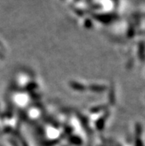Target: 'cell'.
Segmentation results:
<instances>
[{
    "label": "cell",
    "instance_id": "1",
    "mask_svg": "<svg viewBox=\"0 0 145 146\" xmlns=\"http://www.w3.org/2000/svg\"><path fill=\"white\" fill-rule=\"evenodd\" d=\"M68 104L81 119L90 140L101 137L116 111V89L106 80H74L68 84Z\"/></svg>",
    "mask_w": 145,
    "mask_h": 146
},
{
    "label": "cell",
    "instance_id": "2",
    "mask_svg": "<svg viewBox=\"0 0 145 146\" xmlns=\"http://www.w3.org/2000/svg\"><path fill=\"white\" fill-rule=\"evenodd\" d=\"M3 103L30 130L46 113L48 100L44 82L32 68L15 70L9 79Z\"/></svg>",
    "mask_w": 145,
    "mask_h": 146
}]
</instances>
